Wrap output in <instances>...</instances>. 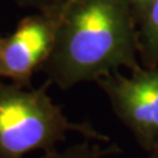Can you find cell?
<instances>
[{"instance_id": "5", "label": "cell", "mask_w": 158, "mask_h": 158, "mask_svg": "<svg viewBox=\"0 0 158 158\" xmlns=\"http://www.w3.org/2000/svg\"><path fill=\"white\" fill-rule=\"evenodd\" d=\"M144 18V38L147 41L148 49L158 54V0L145 10Z\"/></svg>"}, {"instance_id": "8", "label": "cell", "mask_w": 158, "mask_h": 158, "mask_svg": "<svg viewBox=\"0 0 158 158\" xmlns=\"http://www.w3.org/2000/svg\"><path fill=\"white\" fill-rule=\"evenodd\" d=\"M155 1L156 0H130L131 5L137 6L139 10H143V11H145L148 7H150Z\"/></svg>"}, {"instance_id": "3", "label": "cell", "mask_w": 158, "mask_h": 158, "mask_svg": "<svg viewBox=\"0 0 158 158\" xmlns=\"http://www.w3.org/2000/svg\"><path fill=\"white\" fill-rule=\"evenodd\" d=\"M61 10L36 12L25 17L4 38L0 53V79L32 87V77L51 54Z\"/></svg>"}, {"instance_id": "4", "label": "cell", "mask_w": 158, "mask_h": 158, "mask_svg": "<svg viewBox=\"0 0 158 158\" xmlns=\"http://www.w3.org/2000/svg\"><path fill=\"white\" fill-rule=\"evenodd\" d=\"M103 87L119 115L142 136L158 131V72H137L130 79L117 76Z\"/></svg>"}, {"instance_id": "1", "label": "cell", "mask_w": 158, "mask_h": 158, "mask_svg": "<svg viewBox=\"0 0 158 158\" xmlns=\"http://www.w3.org/2000/svg\"><path fill=\"white\" fill-rule=\"evenodd\" d=\"M135 67L130 0H68L61 7L55 41L40 70L60 89Z\"/></svg>"}, {"instance_id": "2", "label": "cell", "mask_w": 158, "mask_h": 158, "mask_svg": "<svg viewBox=\"0 0 158 158\" xmlns=\"http://www.w3.org/2000/svg\"><path fill=\"white\" fill-rule=\"evenodd\" d=\"M48 82L39 89L0 79V158H23L26 153L55 150L68 132L102 138L89 124L74 123L47 94Z\"/></svg>"}, {"instance_id": "6", "label": "cell", "mask_w": 158, "mask_h": 158, "mask_svg": "<svg viewBox=\"0 0 158 158\" xmlns=\"http://www.w3.org/2000/svg\"><path fill=\"white\" fill-rule=\"evenodd\" d=\"M100 153L97 149L89 147L88 143H81L62 151H57L55 149L45 152L41 158H97Z\"/></svg>"}, {"instance_id": "9", "label": "cell", "mask_w": 158, "mask_h": 158, "mask_svg": "<svg viewBox=\"0 0 158 158\" xmlns=\"http://www.w3.org/2000/svg\"><path fill=\"white\" fill-rule=\"evenodd\" d=\"M2 42H4V38L0 35V53H1V48H2Z\"/></svg>"}, {"instance_id": "7", "label": "cell", "mask_w": 158, "mask_h": 158, "mask_svg": "<svg viewBox=\"0 0 158 158\" xmlns=\"http://www.w3.org/2000/svg\"><path fill=\"white\" fill-rule=\"evenodd\" d=\"M21 7L35 8L38 12H48L61 10L68 0H14Z\"/></svg>"}]
</instances>
